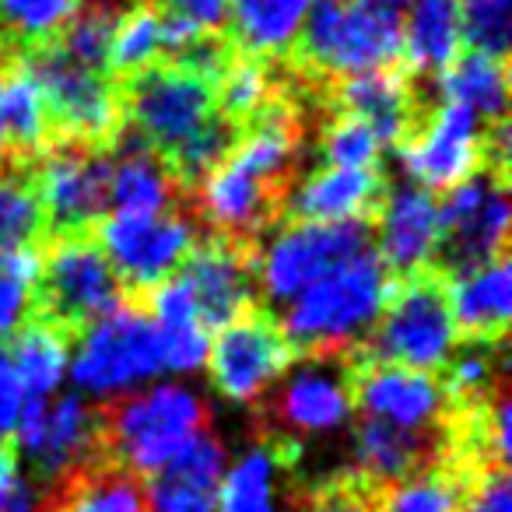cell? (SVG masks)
I'll return each instance as SVG.
<instances>
[{"label": "cell", "mask_w": 512, "mask_h": 512, "mask_svg": "<svg viewBox=\"0 0 512 512\" xmlns=\"http://www.w3.org/2000/svg\"><path fill=\"white\" fill-rule=\"evenodd\" d=\"M390 271L376 246L341 264L334 274L285 302L281 330L299 358H351L376 323L390 292Z\"/></svg>", "instance_id": "cell-1"}, {"label": "cell", "mask_w": 512, "mask_h": 512, "mask_svg": "<svg viewBox=\"0 0 512 512\" xmlns=\"http://www.w3.org/2000/svg\"><path fill=\"white\" fill-rule=\"evenodd\" d=\"M99 407V453L109 467L134 477L162 470L193 435L207 432L211 407L183 386H155L148 393H123Z\"/></svg>", "instance_id": "cell-2"}, {"label": "cell", "mask_w": 512, "mask_h": 512, "mask_svg": "<svg viewBox=\"0 0 512 512\" xmlns=\"http://www.w3.org/2000/svg\"><path fill=\"white\" fill-rule=\"evenodd\" d=\"M299 369L256 397V446L281 474H299L302 449L316 435L337 432L351 418L348 358H299Z\"/></svg>", "instance_id": "cell-3"}, {"label": "cell", "mask_w": 512, "mask_h": 512, "mask_svg": "<svg viewBox=\"0 0 512 512\" xmlns=\"http://www.w3.org/2000/svg\"><path fill=\"white\" fill-rule=\"evenodd\" d=\"M456 348V327L449 313V281L432 267L390 281V292L372 330L355 344L351 365H404L418 372H439Z\"/></svg>", "instance_id": "cell-4"}, {"label": "cell", "mask_w": 512, "mask_h": 512, "mask_svg": "<svg viewBox=\"0 0 512 512\" xmlns=\"http://www.w3.org/2000/svg\"><path fill=\"white\" fill-rule=\"evenodd\" d=\"M120 306H127V292L102 253L95 228L60 232L43 242L29 320L46 323L78 344V337L92 323L116 313Z\"/></svg>", "instance_id": "cell-5"}, {"label": "cell", "mask_w": 512, "mask_h": 512, "mask_svg": "<svg viewBox=\"0 0 512 512\" xmlns=\"http://www.w3.org/2000/svg\"><path fill=\"white\" fill-rule=\"evenodd\" d=\"M123 127L137 134L158 158H172L218 116L214 81L183 64L158 57L134 78L116 81Z\"/></svg>", "instance_id": "cell-6"}, {"label": "cell", "mask_w": 512, "mask_h": 512, "mask_svg": "<svg viewBox=\"0 0 512 512\" xmlns=\"http://www.w3.org/2000/svg\"><path fill=\"white\" fill-rule=\"evenodd\" d=\"M509 256V172L477 169L439 200V232L428 264L456 281Z\"/></svg>", "instance_id": "cell-7"}, {"label": "cell", "mask_w": 512, "mask_h": 512, "mask_svg": "<svg viewBox=\"0 0 512 512\" xmlns=\"http://www.w3.org/2000/svg\"><path fill=\"white\" fill-rule=\"evenodd\" d=\"M102 253L113 264L127 306L141 309L144 295L179 274L190 249L197 246L200 228L190 207H169V211H116L95 225Z\"/></svg>", "instance_id": "cell-8"}, {"label": "cell", "mask_w": 512, "mask_h": 512, "mask_svg": "<svg viewBox=\"0 0 512 512\" xmlns=\"http://www.w3.org/2000/svg\"><path fill=\"white\" fill-rule=\"evenodd\" d=\"M22 64L43 95L53 144L71 141L102 151L113 148L123 130V116L120 102H116V88L106 74L74 64L57 43L25 53Z\"/></svg>", "instance_id": "cell-9"}, {"label": "cell", "mask_w": 512, "mask_h": 512, "mask_svg": "<svg viewBox=\"0 0 512 512\" xmlns=\"http://www.w3.org/2000/svg\"><path fill=\"white\" fill-rule=\"evenodd\" d=\"M376 225L369 221H285L256 246V288L271 302H292L309 285L372 249Z\"/></svg>", "instance_id": "cell-10"}, {"label": "cell", "mask_w": 512, "mask_h": 512, "mask_svg": "<svg viewBox=\"0 0 512 512\" xmlns=\"http://www.w3.org/2000/svg\"><path fill=\"white\" fill-rule=\"evenodd\" d=\"M295 362L299 355L292 341L264 302H249L225 327H218L214 344H207L214 390L235 404H253L256 397H264Z\"/></svg>", "instance_id": "cell-11"}, {"label": "cell", "mask_w": 512, "mask_h": 512, "mask_svg": "<svg viewBox=\"0 0 512 512\" xmlns=\"http://www.w3.org/2000/svg\"><path fill=\"white\" fill-rule=\"evenodd\" d=\"M162 372L158 330L141 309L120 306L78 337L74 383L92 393H116Z\"/></svg>", "instance_id": "cell-12"}, {"label": "cell", "mask_w": 512, "mask_h": 512, "mask_svg": "<svg viewBox=\"0 0 512 512\" xmlns=\"http://www.w3.org/2000/svg\"><path fill=\"white\" fill-rule=\"evenodd\" d=\"M113 155L88 144L60 141L36 158V183L50 235L95 228L106 218Z\"/></svg>", "instance_id": "cell-13"}, {"label": "cell", "mask_w": 512, "mask_h": 512, "mask_svg": "<svg viewBox=\"0 0 512 512\" xmlns=\"http://www.w3.org/2000/svg\"><path fill=\"white\" fill-rule=\"evenodd\" d=\"M351 365V362H348ZM351 411L376 418L404 432H439L446 414V393L435 372L404 365H351Z\"/></svg>", "instance_id": "cell-14"}, {"label": "cell", "mask_w": 512, "mask_h": 512, "mask_svg": "<svg viewBox=\"0 0 512 512\" xmlns=\"http://www.w3.org/2000/svg\"><path fill=\"white\" fill-rule=\"evenodd\" d=\"M179 278L190 288L197 316L207 330L225 327L249 302H260L256 299V246H239L221 235L200 232L197 246L179 267Z\"/></svg>", "instance_id": "cell-15"}, {"label": "cell", "mask_w": 512, "mask_h": 512, "mask_svg": "<svg viewBox=\"0 0 512 512\" xmlns=\"http://www.w3.org/2000/svg\"><path fill=\"white\" fill-rule=\"evenodd\" d=\"M481 134L484 123L460 102L442 99L432 109L421 134L397 151L404 169L425 190H453L481 169Z\"/></svg>", "instance_id": "cell-16"}, {"label": "cell", "mask_w": 512, "mask_h": 512, "mask_svg": "<svg viewBox=\"0 0 512 512\" xmlns=\"http://www.w3.org/2000/svg\"><path fill=\"white\" fill-rule=\"evenodd\" d=\"M390 190L393 186L383 169H334V165H320L309 176H299V183L292 186L285 204V221H313V225L369 221V225H376Z\"/></svg>", "instance_id": "cell-17"}, {"label": "cell", "mask_w": 512, "mask_h": 512, "mask_svg": "<svg viewBox=\"0 0 512 512\" xmlns=\"http://www.w3.org/2000/svg\"><path fill=\"white\" fill-rule=\"evenodd\" d=\"M225 467V446L214 432H200L151 477H144V495L151 512H214L218 484Z\"/></svg>", "instance_id": "cell-18"}, {"label": "cell", "mask_w": 512, "mask_h": 512, "mask_svg": "<svg viewBox=\"0 0 512 512\" xmlns=\"http://www.w3.org/2000/svg\"><path fill=\"white\" fill-rule=\"evenodd\" d=\"M435 232H439V200L432 197V190L418 183H404L400 190H390L376 218V253L390 271V278H404V274H414L428 264Z\"/></svg>", "instance_id": "cell-19"}, {"label": "cell", "mask_w": 512, "mask_h": 512, "mask_svg": "<svg viewBox=\"0 0 512 512\" xmlns=\"http://www.w3.org/2000/svg\"><path fill=\"white\" fill-rule=\"evenodd\" d=\"M509 256L467 278L449 281V313H453L456 341L467 344H505L509 341Z\"/></svg>", "instance_id": "cell-20"}, {"label": "cell", "mask_w": 512, "mask_h": 512, "mask_svg": "<svg viewBox=\"0 0 512 512\" xmlns=\"http://www.w3.org/2000/svg\"><path fill=\"white\" fill-rule=\"evenodd\" d=\"M32 512H151L141 477L109 463H81L53 477Z\"/></svg>", "instance_id": "cell-21"}, {"label": "cell", "mask_w": 512, "mask_h": 512, "mask_svg": "<svg viewBox=\"0 0 512 512\" xmlns=\"http://www.w3.org/2000/svg\"><path fill=\"white\" fill-rule=\"evenodd\" d=\"M442 460L439 432H404L386 421L358 418L355 425V474L365 481H400L421 474Z\"/></svg>", "instance_id": "cell-22"}, {"label": "cell", "mask_w": 512, "mask_h": 512, "mask_svg": "<svg viewBox=\"0 0 512 512\" xmlns=\"http://www.w3.org/2000/svg\"><path fill=\"white\" fill-rule=\"evenodd\" d=\"M313 0H228L225 32L249 57H288Z\"/></svg>", "instance_id": "cell-23"}, {"label": "cell", "mask_w": 512, "mask_h": 512, "mask_svg": "<svg viewBox=\"0 0 512 512\" xmlns=\"http://www.w3.org/2000/svg\"><path fill=\"white\" fill-rule=\"evenodd\" d=\"M439 88L449 102H460L484 120V127L509 120V60L460 50L439 71Z\"/></svg>", "instance_id": "cell-24"}, {"label": "cell", "mask_w": 512, "mask_h": 512, "mask_svg": "<svg viewBox=\"0 0 512 512\" xmlns=\"http://www.w3.org/2000/svg\"><path fill=\"white\" fill-rule=\"evenodd\" d=\"M463 50L456 0H411L404 15V64L421 78L439 71Z\"/></svg>", "instance_id": "cell-25"}, {"label": "cell", "mask_w": 512, "mask_h": 512, "mask_svg": "<svg viewBox=\"0 0 512 512\" xmlns=\"http://www.w3.org/2000/svg\"><path fill=\"white\" fill-rule=\"evenodd\" d=\"M467 481L446 463L400 477V481H365L362 495L369 512H460Z\"/></svg>", "instance_id": "cell-26"}, {"label": "cell", "mask_w": 512, "mask_h": 512, "mask_svg": "<svg viewBox=\"0 0 512 512\" xmlns=\"http://www.w3.org/2000/svg\"><path fill=\"white\" fill-rule=\"evenodd\" d=\"M85 0H0V50L25 57L53 46L81 15Z\"/></svg>", "instance_id": "cell-27"}, {"label": "cell", "mask_w": 512, "mask_h": 512, "mask_svg": "<svg viewBox=\"0 0 512 512\" xmlns=\"http://www.w3.org/2000/svg\"><path fill=\"white\" fill-rule=\"evenodd\" d=\"M8 355L18 372V383H22V400H50V393L64 379L71 341L60 330L29 320L11 337Z\"/></svg>", "instance_id": "cell-28"}, {"label": "cell", "mask_w": 512, "mask_h": 512, "mask_svg": "<svg viewBox=\"0 0 512 512\" xmlns=\"http://www.w3.org/2000/svg\"><path fill=\"white\" fill-rule=\"evenodd\" d=\"M50 239L36 162L0 165V253L18 246H43Z\"/></svg>", "instance_id": "cell-29"}, {"label": "cell", "mask_w": 512, "mask_h": 512, "mask_svg": "<svg viewBox=\"0 0 512 512\" xmlns=\"http://www.w3.org/2000/svg\"><path fill=\"white\" fill-rule=\"evenodd\" d=\"M158 57H162V15L151 0H141V4L123 11L113 29V39H109V81L116 85L123 78H134L137 71L151 67Z\"/></svg>", "instance_id": "cell-30"}, {"label": "cell", "mask_w": 512, "mask_h": 512, "mask_svg": "<svg viewBox=\"0 0 512 512\" xmlns=\"http://www.w3.org/2000/svg\"><path fill=\"white\" fill-rule=\"evenodd\" d=\"M313 148H320L323 162L334 169H379V155H383V144L369 123L337 109H330L320 120Z\"/></svg>", "instance_id": "cell-31"}, {"label": "cell", "mask_w": 512, "mask_h": 512, "mask_svg": "<svg viewBox=\"0 0 512 512\" xmlns=\"http://www.w3.org/2000/svg\"><path fill=\"white\" fill-rule=\"evenodd\" d=\"M285 512H369L362 477L355 470H334L327 477L285 474Z\"/></svg>", "instance_id": "cell-32"}, {"label": "cell", "mask_w": 512, "mask_h": 512, "mask_svg": "<svg viewBox=\"0 0 512 512\" xmlns=\"http://www.w3.org/2000/svg\"><path fill=\"white\" fill-rule=\"evenodd\" d=\"M39 256H43V246H18L0 253V341L15 337L29 323Z\"/></svg>", "instance_id": "cell-33"}, {"label": "cell", "mask_w": 512, "mask_h": 512, "mask_svg": "<svg viewBox=\"0 0 512 512\" xmlns=\"http://www.w3.org/2000/svg\"><path fill=\"white\" fill-rule=\"evenodd\" d=\"M274 474L278 467H274L271 453L264 446L249 449L225 477V488L218 495L221 512H278L274 509V491H278Z\"/></svg>", "instance_id": "cell-34"}, {"label": "cell", "mask_w": 512, "mask_h": 512, "mask_svg": "<svg viewBox=\"0 0 512 512\" xmlns=\"http://www.w3.org/2000/svg\"><path fill=\"white\" fill-rule=\"evenodd\" d=\"M460 4L463 50L509 60V11L512 0H456Z\"/></svg>", "instance_id": "cell-35"}, {"label": "cell", "mask_w": 512, "mask_h": 512, "mask_svg": "<svg viewBox=\"0 0 512 512\" xmlns=\"http://www.w3.org/2000/svg\"><path fill=\"white\" fill-rule=\"evenodd\" d=\"M509 498V470H491V474H481L467 484L460 512H512Z\"/></svg>", "instance_id": "cell-36"}, {"label": "cell", "mask_w": 512, "mask_h": 512, "mask_svg": "<svg viewBox=\"0 0 512 512\" xmlns=\"http://www.w3.org/2000/svg\"><path fill=\"white\" fill-rule=\"evenodd\" d=\"M165 18H176V22L197 25V29L221 32L225 29L228 15V0H151Z\"/></svg>", "instance_id": "cell-37"}, {"label": "cell", "mask_w": 512, "mask_h": 512, "mask_svg": "<svg viewBox=\"0 0 512 512\" xmlns=\"http://www.w3.org/2000/svg\"><path fill=\"white\" fill-rule=\"evenodd\" d=\"M18 414H22V383H18L8 348L0 344V442L15 439Z\"/></svg>", "instance_id": "cell-38"}, {"label": "cell", "mask_w": 512, "mask_h": 512, "mask_svg": "<svg viewBox=\"0 0 512 512\" xmlns=\"http://www.w3.org/2000/svg\"><path fill=\"white\" fill-rule=\"evenodd\" d=\"M15 488H18V446L11 439V442H0V512H8Z\"/></svg>", "instance_id": "cell-39"}, {"label": "cell", "mask_w": 512, "mask_h": 512, "mask_svg": "<svg viewBox=\"0 0 512 512\" xmlns=\"http://www.w3.org/2000/svg\"><path fill=\"white\" fill-rule=\"evenodd\" d=\"M99 4H109V8H116V11H127V8H134V4H141V0H99Z\"/></svg>", "instance_id": "cell-40"}]
</instances>
